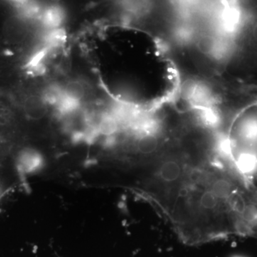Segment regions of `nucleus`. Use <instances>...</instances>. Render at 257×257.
Listing matches in <instances>:
<instances>
[{
	"label": "nucleus",
	"instance_id": "1",
	"mask_svg": "<svg viewBox=\"0 0 257 257\" xmlns=\"http://www.w3.org/2000/svg\"><path fill=\"white\" fill-rule=\"evenodd\" d=\"M152 186V202L184 242L199 244L232 235L257 239V189L239 171L187 170L166 161Z\"/></svg>",
	"mask_w": 257,
	"mask_h": 257
},
{
	"label": "nucleus",
	"instance_id": "2",
	"mask_svg": "<svg viewBox=\"0 0 257 257\" xmlns=\"http://www.w3.org/2000/svg\"><path fill=\"white\" fill-rule=\"evenodd\" d=\"M24 109L28 117L32 119H41L47 112L45 101L35 96H30L25 101Z\"/></svg>",
	"mask_w": 257,
	"mask_h": 257
},
{
	"label": "nucleus",
	"instance_id": "3",
	"mask_svg": "<svg viewBox=\"0 0 257 257\" xmlns=\"http://www.w3.org/2000/svg\"><path fill=\"white\" fill-rule=\"evenodd\" d=\"M159 145V140L155 135L146 134L138 140L139 151L145 155H150L156 151Z\"/></svg>",
	"mask_w": 257,
	"mask_h": 257
},
{
	"label": "nucleus",
	"instance_id": "4",
	"mask_svg": "<svg viewBox=\"0 0 257 257\" xmlns=\"http://www.w3.org/2000/svg\"><path fill=\"white\" fill-rule=\"evenodd\" d=\"M214 47V42L212 37L209 35H204L199 39L197 42V47L203 54L211 53Z\"/></svg>",
	"mask_w": 257,
	"mask_h": 257
},
{
	"label": "nucleus",
	"instance_id": "5",
	"mask_svg": "<svg viewBox=\"0 0 257 257\" xmlns=\"http://www.w3.org/2000/svg\"><path fill=\"white\" fill-rule=\"evenodd\" d=\"M5 184L3 183V180H2L1 177H0V198H2L4 195L6 188H5Z\"/></svg>",
	"mask_w": 257,
	"mask_h": 257
}]
</instances>
